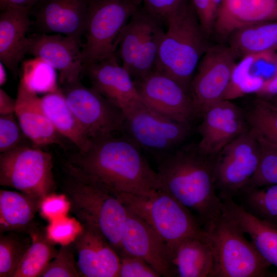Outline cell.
<instances>
[{
    "instance_id": "cell-1",
    "label": "cell",
    "mask_w": 277,
    "mask_h": 277,
    "mask_svg": "<svg viewBox=\"0 0 277 277\" xmlns=\"http://www.w3.org/2000/svg\"><path fill=\"white\" fill-rule=\"evenodd\" d=\"M142 149L126 135L92 141L65 164L68 174L112 193L143 194L157 190V176Z\"/></svg>"
},
{
    "instance_id": "cell-2",
    "label": "cell",
    "mask_w": 277,
    "mask_h": 277,
    "mask_svg": "<svg viewBox=\"0 0 277 277\" xmlns=\"http://www.w3.org/2000/svg\"><path fill=\"white\" fill-rule=\"evenodd\" d=\"M158 189L196 214L204 228L222 214L216 193L214 160L191 144L155 159Z\"/></svg>"
},
{
    "instance_id": "cell-3",
    "label": "cell",
    "mask_w": 277,
    "mask_h": 277,
    "mask_svg": "<svg viewBox=\"0 0 277 277\" xmlns=\"http://www.w3.org/2000/svg\"><path fill=\"white\" fill-rule=\"evenodd\" d=\"M167 26L155 70L171 77L189 93L199 63L211 45L210 38L189 0L169 18Z\"/></svg>"
},
{
    "instance_id": "cell-4",
    "label": "cell",
    "mask_w": 277,
    "mask_h": 277,
    "mask_svg": "<svg viewBox=\"0 0 277 277\" xmlns=\"http://www.w3.org/2000/svg\"><path fill=\"white\" fill-rule=\"evenodd\" d=\"M203 228L214 253L212 277L277 276L243 231L223 212Z\"/></svg>"
},
{
    "instance_id": "cell-5",
    "label": "cell",
    "mask_w": 277,
    "mask_h": 277,
    "mask_svg": "<svg viewBox=\"0 0 277 277\" xmlns=\"http://www.w3.org/2000/svg\"><path fill=\"white\" fill-rule=\"evenodd\" d=\"M62 187L70 203V211L81 224L96 227L117 253L127 215L126 206L107 190L68 174Z\"/></svg>"
},
{
    "instance_id": "cell-6",
    "label": "cell",
    "mask_w": 277,
    "mask_h": 277,
    "mask_svg": "<svg viewBox=\"0 0 277 277\" xmlns=\"http://www.w3.org/2000/svg\"><path fill=\"white\" fill-rule=\"evenodd\" d=\"M116 197L143 219L169 247L203 230L191 210L160 190L143 194H121Z\"/></svg>"
},
{
    "instance_id": "cell-7",
    "label": "cell",
    "mask_w": 277,
    "mask_h": 277,
    "mask_svg": "<svg viewBox=\"0 0 277 277\" xmlns=\"http://www.w3.org/2000/svg\"><path fill=\"white\" fill-rule=\"evenodd\" d=\"M143 0H90L82 54L85 67L117 53L122 30Z\"/></svg>"
},
{
    "instance_id": "cell-8",
    "label": "cell",
    "mask_w": 277,
    "mask_h": 277,
    "mask_svg": "<svg viewBox=\"0 0 277 277\" xmlns=\"http://www.w3.org/2000/svg\"><path fill=\"white\" fill-rule=\"evenodd\" d=\"M52 155L27 146L1 153L0 185L43 199L54 192Z\"/></svg>"
},
{
    "instance_id": "cell-9",
    "label": "cell",
    "mask_w": 277,
    "mask_h": 277,
    "mask_svg": "<svg viewBox=\"0 0 277 277\" xmlns=\"http://www.w3.org/2000/svg\"><path fill=\"white\" fill-rule=\"evenodd\" d=\"M123 134L156 159L177 148L190 134V124L179 122L153 110L143 101L124 112Z\"/></svg>"
},
{
    "instance_id": "cell-10",
    "label": "cell",
    "mask_w": 277,
    "mask_h": 277,
    "mask_svg": "<svg viewBox=\"0 0 277 277\" xmlns=\"http://www.w3.org/2000/svg\"><path fill=\"white\" fill-rule=\"evenodd\" d=\"M61 90L91 142L124 133L123 112L92 87L80 81Z\"/></svg>"
},
{
    "instance_id": "cell-11",
    "label": "cell",
    "mask_w": 277,
    "mask_h": 277,
    "mask_svg": "<svg viewBox=\"0 0 277 277\" xmlns=\"http://www.w3.org/2000/svg\"><path fill=\"white\" fill-rule=\"evenodd\" d=\"M260 156V143L249 129L226 145L214 159L219 194L235 197L255 174Z\"/></svg>"
},
{
    "instance_id": "cell-12",
    "label": "cell",
    "mask_w": 277,
    "mask_h": 277,
    "mask_svg": "<svg viewBox=\"0 0 277 277\" xmlns=\"http://www.w3.org/2000/svg\"><path fill=\"white\" fill-rule=\"evenodd\" d=\"M236 58L229 46L211 45L200 60L192 80L189 94L198 114L224 100Z\"/></svg>"
},
{
    "instance_id": "cell-13",
    "label": "cell",
    "mask_w": 277,
    "mask_h": 277,
    "mask_svg": "<svg viewBox=\"0 0 277 277\" xmlns=\"http://www.w3.org/2000/svg\"><path fill=\"white\" fill-rule=\"evenodd\" d=\"M134 82L143 103L156 112L189 124L199 115L189 93L168 75L154 70Z\"/></svg>"
},
{
    "instance_id": "cell-14",
    "label": "cell",
    "mask_w": 277,
    "mask_h": 277,
    "mask_svg": "<svg viewBox=\"0 0 277 277\" xmlns=\"http://www.w3.org/2000/svg\"><path fill=\"white\" fill-rule=\"evenodd\" d=\"M81 39L61 34L28 35L27 54L38 57L59 72L63 86L80 81L85 64Z\"/></svg>"
},
{
    "instance_id": "cell-15",
    "label": "cell",
    "mask_w": 277,
    "mask_h": 277,
    "mask_svg": "<svg viewBox=\"0 0 277 277\" xmlns=\"http://www.w3.org/2000/svg\"><path fill=\"white\" fill-rule=\"evenodd\" d=\"M127 209L118 255L128 254L139 257L152 267L161 276H175L168 245L143 219L128 207Z\"/></svg>"
},
{
    "instance_id": "cell-16",
    "label": "cell",
    "mask_w": 277,
    "mask_h": 277,
    "mask_svg": "<svg viewBox=\"0 0 277 277\" xmlns=\"http://www.w3.org/2000/svg\"><path fill=\"white\" fill-rule=\"evenodd\" d=\"M202 116L197 129L201 140L197 145L199 151L208 157H215L249 129L245 114L230 100H222L213 104Z\"/></svg>"
},
{
    "instance_id": "cell-17",
    "label": "cell",
    "mask_w": 277,
    "mask_h": 277,
    "mask_svg": "<svg viewBox=\"0 0 277 277\" xmlns=\"http://www.w3.org/2000/svg\"><path fill=\"white\" fill-rule=\"evenodd\" d=\"M90 0H40L32 7L33 26L40 33H56L81 39Z\"/></svg>"
},
{
    "instance_id": "cell-18",
    "label": "cell",
    "mask_w": 277,
    "mask_h": 277,
    "mask_svg": "<svg viewBox=\"0 0 277 277\" xmlns=\"http://www.w3.org/2000/svg\"><path fill=\"white\" fill-rule=\"evenodd\" d=\"M117 54L85 66L91 87L123 113L143 101L129 72L118 62Z\"/></svg>"
},
{
    "instance_id": "cell-19",
    "label": "cell",
    "mask_w": 277,
    "mask_h": 277,
    "mask_svg": "<svg viewBox=\"0 0 277 277\" xmlns=\"http://www.w3.org/2000/svg\"><path fill=\"white\" fill-rule=\"evenodd\" d=\"M73 242L80 276L118 277L120 256L96 227L82 224Z\"/></svg>"
},
{
    "instance_id": "cell-20",
    "label": "cell",
    "mask_w": 277,
    "mask_h": 277,
    "mask_svg": "<svg viewBox=\"0 0 277 277\" xmlns=\"http://www.w3.org/2000/svg\"><path fill=\"white\" fill-rule=\"evenodd\" d=\"M31 7H12L0 15V60L17 75L19 65L27 54L28 32L33 26L30 19Z\"/></svg>"
},
{
    "instance_id": "cell-21",
    "label": "cell",
    "mask_w": 277,
    "mask_h": 277,
    "mask_svg": "<svg viewBox=\"0 0 277 277\" xmlns=\"http://www.w3.org/2000/svg\"><path fill=\"white\" fill-rule=\"evenodd\" d=\"M14 114L24 135L36 146L60 143L61 135L48 117L37 93L21 78Z\"/></svg>"
},
{
    "instance_id": "cell-22",
    "label": "cell",
    "mask_w": 277,
    "mask_h": 277,
    "mask_svg": "<svg viewBox=\"0 0 277 277\" xmlns=\"http://www.w3.org/2000/svg\"><path fill=\"white\" fill-rule=\"evenodd\" d=\"M271 21H277V0H223L213 33L227 39L240 28Z\"/></svg>"
},
{
    "instance_id": "cell-23",
    "label": "cell",
    "mask_w": 277,
    "mask_h": 277,
    "mask_svg": "<svg viewBox=\"0 0 277 277\" xmlns=\"http://www.w3.org/2000/svg\"><path fill=\"white\" fill-rule=\"evenodd\" d=\"M222 212L248 235L259 253L277 268V227L255 216L232 197L219 195Z\"/></svg>"
},
{
    "instance_id": "cell-24",
    "label": "cell",
    "mask_w": 277,
    "mask_h": 277,
    "mask_svg": "<svg viewBox=\"0 0 277 277\" xmlns=\"http://www.w3.org/2000/svg\"><path fill=\"white\" fill-rule=\"evenodd\" d=\"M171 261L177 277H212L214 268L213 249L203 228L169 246Z\"/></svg>"
},
{
    "instance_id": "cell-25",
    "label": "cell",
    "mask_w": 277,
    "mask_h": 277,
    "mask_svg": "<svg viewBox=\"0 0 277 277\" xmlns=\"http://www.w3.org/2000/svg\"><path fill=\"white\" fill-rule=\"evenodd\" d=\"M44 109L57 132L71 141L78 151L83 152L91 144L82 126L69 106L61 89L41 97Z\"/></svg>"
},
{
    "instance_id": "cell-26",
    "label": "cell",
    "mask_w": 277,
    "mask_h": 277,
    "mask_svg": "<svg viewBox=\"0 0 277 277\" xmlns=\"http://www.w3.org/2000/svg\"><path fill=\"white\" fill-rule=\"evenodd\" d=\"M42 199L22 192L0 190V233L27 232Z\"/></svg>"
},
{
    "instance_id": "cell-27",
    "label": "cell",
    "mask_w": 277,
    "mask_h": 277,
    "mask_svg": "<svg viewBox=\"0 0 277 277\" xmlns=\"http://www.w3.org/2000/svg\"><path fill=\"white\" fill-rule=\"evenodd\" d=\"M227 39L236 60L250 54L277 51V21L244 26L233 32Z\"/></svg>"
},
{
    "instance_id": "cell-28",
    "label": "cell",
    "mask_w": 277,
    "mask_h": 277,
    "mask_svg": "<svg viewBox=\"0 0 277 277\" xmlns=\"http://www.w3.org/2000/svg\"><path fill=\"white\" fill-rule=\"evenodd\" d=\"M156 22L159 21L141 6L122 30L117 54L122 66L129 72L145 37Z\"/></svg>"
},
{
    "instance_id": "cell-29",
    "label": "cell",
    "mask_w": 277,
    "mask_h": 277,
    "mask_svg": "<svg viewBox=\"0 0 277 277\" xmlns=\"http://www.w3.org/2000/svg\"><path fill=\"white\" fill-rule=\"evenodd\" d=\"M27 232L31 243L23 256L13 277H40L58 252L56 244L47 236L45 230L33 223Z\"/></svg>"
},
{
    "instance_id": "cell-30",
    "label": "cell",
    "mask_w": 277,
    "mask_h": 277,
    "mask_svg": "<svg viewBox=\"0 0 277 277\" xmlns=\"http://www.w3.org/2000/svg\"><path fill=\"white\" fill-rule=\"evenodd\" d=\"M245 115L249 130L258 141L277 148V105L258 97Z\"/></svg>"
},
{
    "instance_id": "cell-31",
    "label": "cell",
    "mask_w": 277,
    "mask_h": 277,
    "mask_svg": "<svg viewBox=\"0 0 277 277\" xmlns=\"http://www.w3.org/2000/svg\"><path fill=\"white\" fill-rule=\"evenodd\" d=\"M235 196L249 212L277 227V184L242 191Z\"/></svg>"
},
{
    "instance_id": "cell-32",
    "label": "cell",
    "mask_w": 277,
    "mask_h": 277,
    "mask_svg": "<svg viewBox=\"0 0 277 277\" xmlns=\"http://www.w3.org/2000/svg\"><path fill=\"white\" fill-rule=\"evenodd\" d=\"M31 243V237L27 232L1 233L0 277H13Z\"/></svg>"
},
{
    "instance_id": "cell-33",
    "label": "cell",
    "mask_w": 277,
    "mask_h": 277,
    "mask_svg": "<svg viewBox=\"0 0 277 277\" xmlns=\"http://www.w3.org/2000/svg\"><path fill=\"white\" fill-rule=\"evenodd\" d=\"M162 26L156 22L145 37L129 71L134 81L145 77L155 70L160 45L165 32Z\"/></svg>"
},
{
    "instance_id": "cell-34",
    "label": "cell",
    "mask_w": 277,
    "mask_h": 277,
    "mask_svg": "<svg viewBox=\"0 0 277 277\" xmlns=\"http://www.w3.org/2000/svg\"><path fill=\"white\" fill-rule=\"evenodd\" d=\"M55 69L41 59L24 61L22 65L21 78L36 93H47L58 88Z\"/></svg>"
},
{
    "instance_id": "cell-35",
    "label": "cell",
    "mask_w": 277,
    "mask_h": 277,
    "mask_svg": "<svg viewBox=\"0 0 277 277\" xmlns=\"http://www.w3.org/2000/svg\"><path fill=\"white\" fill-rule=\"evenodd\" d=\"M234 70L243 76L267 81L277 72V52L269 51L247 55L236 63Z\"/></svg>"
},
{
    "instance_id": "cell-36",
    "label": "cell",
    "mask_w": 277,
    "mask_h": 277,
    "mask_svg": "<svg viewBox=\"0 0 277 277\" xmlns=\"http://www.w3.org/2000/svg\"><path fill=\"white\" fill-rule=\"evenodd\" d=\"M259 143L261 156L258 168L242 191L277 184V148Z\"/></svg>"
},
{
    "instance_id": "cell-37",
    "label": "cell",
    "mask_w": 277,
    "mask_h": 277,
    "mask_svg": "<svg viewBox=\"0 0 277 277\" xmlns=\"http://www.w3.org/2000/svg\"><path fill=\"white\" fill-rule=\"evenodd\" d=\"M75 256L73 242L61 245L57 254L49 263L40 277L80 276Z\"/></svg>"
},
{
    "instance_id": "cell-38",
    "label": "cell",
    "mask_w": 277,
    "mask_h": 277,
    "mask_svg": "<svg viewBox=\"0 0 277 277\" xmlns=\"http://www.w3.org/2000/svg\"><path fill=\"white\" fill-rule=\"evenodd\" d=\"M82 229V224L67 215L49 222L45 228L48 238L56 244L65 245L74 241Z\"/></svg>"
},
{
    "instance_id": "cell-39",
    "label": "cell",
    "mask_w": 277,
    "mask_h": 277,
    "mask_svg": "<svg viewBox=\"0 0 277 277\" xmlns=\"http://www.w3.org/2000/svg\"><path fill=\"white\" fill-rule=\"evenodd\" d=\"M24 134L14 114L0 115V152L19 145Z\"/></svg>"
},
{
    "instance_id": "cell-40",
    "label": "cell",
    "mask_w": 277,
    "mask_h": 277,
    "mask_svg": "<svg viewBox=\"0 0 277 277\" xmlns=\"http://www.w3.org/2000/svg\"><path fill=\"white\" fill-rule=\"evenodd\" d=\"M118 277H160L159 273L142 259L133 255L122 254Z\"/></svg>"
},
{
    "instance_id": "cell-41",
    "label": "cell",
    "mask_w": 277,
    "mask_h": 277,
    "mask_svg": "<svg viewBox=\"0 0 277 277\" xmlns=\"http://www.w3.org/2000/svg\"><path fill=\"white\" fill-rule=\"evenodd\" d=\"M188 0H143V7L162 25H167L170 18Z\"/></svg>"
},
{
    "instance_id": "cell-42",
    "label": "cell",
    "mask_w": 277,
    "mask_h": 277,
    "mask_svg": "<svg viewBox=\"0 0 277 277\" xmlns=\"http://www.w3.org/2000/svg\"><path fill=\"white\" fill-rule=\"evenodd\" d=\"M70 203L65 195L50 193L44 197L40 204L39 211L43 217L49 222L67 215Z\"/></svg>"
},
{
    "instance_id": "cell-43",
    "label": "cell",
    "mask_w": 277,
    "mask_h": 277,
    "mask_svg": "<svg viewBox=\"0 0 277 277\" xmlns=\"http://www.w3.org/2000/svg\"><path fill=\"white\" fill-rule=\"evenodd\" d=\"M198 17L200 23L207 35L214 33L216 16L210 0H189Z\"/></svg>"
},
{
    "instance_id": "cell-44",
    "label": "cell",
    "mask_w": 277,
    "mask_h": 277,
    "mask_svg": "<svg viewBox=\"0 0 277 277\" xmlns=\"http://www.w3.org/2000/svg\"><path fill=\"white\" fill-rule=\"evenodd\" d=\"M256 94L258 97L266 100L277 95V72L273 76L264 82Z\"/></svg>"
},
{
    "instance_id": "cell-45",
    "label": "cell",
    "mask_w": 277,
    "mask_h": 277,
    "mask_svg": "<svg viewBox=\"0 0 277 277\" xmlns=\"http://www.w3.org/2000/svg\"><path fill=\"white\" fill-rule=\"evenodd\" d=\"M16 99L10 97L3 89H0V115L14 114Z\"/></svg>"
},
{
    "instance_id": "cell-46",
    "label": "cell",
    "mask_w": 277,
    "mask_h": 277,
    "mask_svg": "<svg viewBox=\"0 0 277 277\" xmlns=\"http://www.w3.org/2000/svg\"><path fill=\"white\" fill-rule=\"evenodd\" d=\"M40 0H0V9L12 7H32Z\"/></svg>"
},
{
    "instance_id": "cell-47",
    "label": "cell",
    "mask_w": 277,
    "mask_h": 277,
    "mask_svg": "<svg viewBox=\"0 0 277 277\" xmlns=\"http://www.w3.org/2000/svg\"><path fill=\"white\" fill-rule=\"evenodd\" d=\"M5 66L2 62H0V85H4L7 81V73Z\"/></svg>"
},
{
    "instance_id": "cell-48",
    "label": "cell",
    "mask_w": 277,
    "mask_h": 277,
    "mask_svg": "<svg viewBox=\"0 0 277 277\" xmlns=\"http://www.w3.org/2000/svg\"><path fill=\"white\" fill-rule=\"evenodd\" d=\"M210 1H211V5H212L214 13L216 18L218 12L221 7L223 0H210Z\"/></svg>"
},
{
    "instance_id": "cell-49",
    "label": "cell",
    "mask_w": 277,
    "mask_h": 277,
    "mask_svg": "<svg viewBox=\"0 0 277 277\" xmlns=\"http://www.w3.org/2000/svg\"><path fill=\"white\" fill-rule=\"evenodd\" d=\"M274 97H275V102H273V103L277 105V95L274 97Z\"/></svg>"
}]
</instances>
